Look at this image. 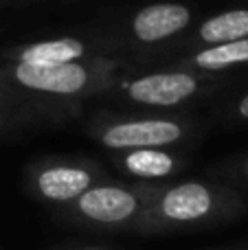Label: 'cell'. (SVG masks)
I'll use <instances>...</instances> for the list:
<instances>
[{"mask_svg": "<svg viewBox=\"0 0 248 250\" xmlns=\"http://www.w3.org/2000/svg\"><path fill=\"white\" fill-rule=\"evenodd\" d=\"M77 208L82 215L97 224H123L136 213L139 202L130 191L117 187H99V189H88L79 198Z\"/></svg>", "mask_w": 248, "mask_h": 250, "instance_id": "obj_1", "label": "cell"}, {"mask_svg": "<svg viewBox=\"0 0 248 250\" xmlns=\"http://www.w3.org/2000/svg\"><path fill=\"white\" fill-rule=\"evenodd\" d=\"M16 77L20 83L35 90L48 92H77L86 83V70L75 64H51V66H35L20 64L16 68Z\"/></svg>", "mask_w": 248, "mask_h": 250, "instance_id": "obj_2", "label": "cell"}, {"mask_svg": "<svg viewBox=\"0 0 248 250\" xmlns=\"http://www.w3.org/2000/svg\"><path fill=\"white\" fill-rule=\"evenodd\" d=\"M211 207H213V200H211L209 189L196 185V182H189V185H180L171 189L163 198L161 215L174 224H189V222H198L207 217L211 213Z\"/></svg>", "mask_w": 248, "mask_h": 250, "instance_id": "obj_3", "label": "cell"}, {"mask_svg": "<svg viewBox=\"0 0 248 250\" xmlns=\"http://www.w3.org/2000/svg\"><path fill=\"white\" fill-rule=\"evenodd\" d=\"M196 90V82L189 75H152V77L139 79L130 86V97L143 104L171 105L183 101Z\"/></svg>", "mask_w": 248, "mask_h": 250, "instance_id": "obj_4", "label": "cell"}, {"mask_svg": "<svg viewBox=\"0 0 248 250\" xmlns=\"http://www.w3.org/2000/svg\"><path fill=\"white\" fill-rule=\"evenodd\" d=\"M180 136V127L167 121H143L123 123L108 129L103 136L108 147H147L171 143Z\"/></svg>", "mask_w": 248, "mask_h": 250, "instance_id": "obj_5", "label": "cell"}, {"mask_svg": "<svg viewBox=\"0 0 248 250\" xmlns=\"http://www.w3.org/2000/svg\"><path fill=\"white\" fill-rule=\"evenodd\" d=\"M187 22L189 11L180 4H154L136 16L134 31L145 42H156L187 26Z\"/></svg>", "mask_w": 248, "mask_h": 250, "instance_id": "obj_6", "label": "cell"}, {"mask_svg": "<svg viewBox=\"0 0 248 250\" xmlns=\"http://www.w3.org/2000/svg\"><path fill=\"white\" fill-rule=\"evenodd\" d=\"M38 187L48 200H57V202H66L73 198H82L90 187V176L82 169H70V167H57L48 169L40 176Z\"/></svg>", "mask_w": 248, "mask_h": 250, "instance_id": "obj_7", "label": "cell"}, {"mask_svg": "<svg viewBox=\"0 0 248 250\" xmlns=\"http://www.w3.org/2000/svg\"><path fill=\"white\" fill-rule=\"evenodd\" d=\"M83 53V46L77 40H57V42L33 44L22 53V64L51 66V64H73L75 57Z\"/></svg>", "mask_w": 248, "mask_h": 250, "instance_id": "obj_8", "label": "cell"}, {"mask_svg": "<svg viewBox=\"0 0 248 250\" xmlns=\"http://www.w3.org/2000/svg\"><path fill=\"white\" fill-rule=\"evenodd\" d=\"M200 33L207 42H240L248 35V11H228L211 18Z\"/></svg>", "mask_w": 248, "mask_h": 250, "instance_id": "obj_9", "label": "cell"}, {"mask_svg": "<svg viewBox=\"0 0 248 250\" xmlns=\"http://www.w3.org/2000/svg\"><path fill=\"white\" fill-rule=\"evenodd\" d=\"M196 62L202 68H222V66L228 64H237V62H248V40L228 42L218 48H209V51L200 53L196 57Z\"/></svg>", "mask_w": 248, "mask_h": 250, "instance_id": "obj_10", "label": "cell"}, {"mask_svg": "<svg viewBox=\"0 0 248 250\" xmlns=\"http://www.w3.org/2000/svg\"><path fill=\"white\" fill-rule=\"evenodd\" d=\"M125 165L136 176H156V178L169 173L171 167H174L169 156L163 154V151H152V149H141L130 154Z\"/></svg>", "mask_w": 248, "mask_h": 250, "instance_id": "obj_11", "label": "cell"}, {"mask_svg": "<svg viewBox=\"0 0 248 250\" xmlns=\"http://www.w3.org/2000/svg\"><path fill=\"white\" fill-rule=\"evenodd\" d=\"M240 110H242V114H244V117L248 119V97L240 104Z\"/></svg>", "mask_w": 248, "mask_h": 250, "instance_id": "obj_12", "label": "cell"}, {"mask_svg": "<svg viewBox=\"0 0 248 250\" xmlns=\"http://www.w3.org/2000/svg\"><path fill=\"white\" fill-rule=\"evenodd\" d=\"M83 250H103V248H83Z\"/></svg>", "mask_w": 248, "mask_h": 250, "instance_id": "obj_13", "label": "cell"}]
</instances>
